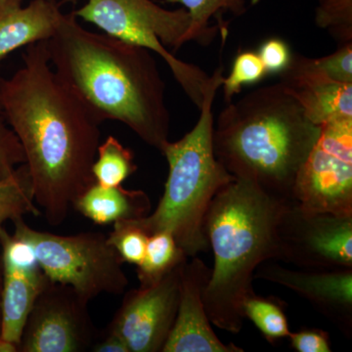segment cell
Masks as SVG:
<instances>
[{"instance_id": "obj_21", "label": "cell", "mask_w": 352, "mask_h": 352, "mask_svg": "<svg viewBox=\"0 0 352 352\" xmlns=\"http://www.w3.org/2000/svg\"><path fill=\"white\" fill-rule=\"evenodd\" d=\"M28 214L38 217L41 212L34 201L29 171L22 164L10 177L0 180V232L7 220L13 221Z\"/></svg>"}, {"instance_id": "obj_31", "label": "cell", "mask_w": 352, "mask_h": 352, "mask_svg": "<svg viewBox=\"0 0 352 352\" xmlns=\"http://www.w3.org/2000/svg\"><path fill=\"white\" fill-rule=\"evenodd\" d=\"M0 352H18V347L12 342L0 339Z\"/></svg>"}, {"instance_id": "obj_19", "label": "cell", "mask_w": 352, "mask_h": 352, "mask_svg": "<svg viewBox=\"0 0 352 352\" xmlns=\"http://www.w3.org/2000/svg\"><path fill=\"white\" fill-rule=\"evenodd\" d=\"M187 259L188 256L180 249L171 233L160 231L152 234L148 240L144 258L136 270L140 286L157 283Z\"/></svg>"}, {"instance_id": "obj_24", "label": "cell", "mask_w": 352, "mask_h": 352, "mask_svg": "<svg viewBox=\"0 0 352 352\" xmlns=\"http://www.w3.org/2000/svg\"><path fill=\"white\" fill-rule=\"evenodd\" d=\"M267 76L258 52L252 50L241 51L234 59L232 68L222 80L221 87L226 104L234 100L245 85H256Z\"/></svg>"}, {"instance_id": "obj_13", "label": "cell", "mask_w": 352, "mask_h": 352, "mask_svg": "<svg viewBox=\"0 0 352 352\" xmlns=\"http://www.w3.org/2000/svg\"><path fill=\"white\" fill-rule=\"evenodd\" d=\"M210 275L212 268L197 256L183 264L177 315L163 352L244 351L234 344H224L212 330L204 302Z\"/></svg>"}, {"instance_id": "obj_8", "label": "cell", "mask_w": 352, "mask_h": 352, "mask_svg": "<svg viewBox=\"0 0 352 352\" xmlns=\"http://www.w3.org/2000/svg\"><path fill=\"white\" fill-rule=\"evenodd\" d=\"M291 201L308 212L352 215V119L321 126L296 175Z\"/></svg>"}, {"instance_id": "obj_22", "label": "cell", "mask_w": 352, "mask_h": 352, "mask_svg": "<svg viewBox=\"0 0 352 352\" xmlns=\"http://www.w3.org/2000/svg\"><path fill=\"white\" fill-rule=\"evenodd\" d=\"M243 314L245 318L256 325L270 344L286 339L291 333L284 305L278 298L252 294L245 300Z\"/></svg>"}, {"instance_id": "obj_27", "label": "cell", "mask_w": 352, "mask_h": 352, "mask_svg": "<svg viewBox=\"0 0 352 352\" xmlns=\"http://www.w3.org/2000/svg\"><path fill=\"white\" fill-rule=\"evenodd\" d=\"M315 60L329 78L336 82L352 83V41L338 44L335 52Z\"/></svg>"}, {"instance_id": "obj_23", "label": "cell", "mask_w": 352, "mask_h": 352, "mask_svg": "<svg viewBox=\"0 0 352 352\" xmlns=\"http://www.w3.org/2000/svg\"><path fill=\"white\" fill-rule=\"evenodd\" d=\"M314 22L338 44L352 41V0H316Z\"/></svg>"}, {"instance_id": "obj_4", "label": "cell", "mask_w": 352, "mask_h": 352, "mask_svg": "<svg viewBox=\"0 0 352 352\" xmlns=\"http://www.w3.org/2000/svg\"><path fill=\"white\" fill-rule=\"evenodd\" d=\"M288 201L234 178L210 204L204 228L214 261L204 302L208 318L220 330H242L243 305L256 293L252 280L258 266L275 261L278 220Z\"/></svg>"}, {"instance_id": "obj_1", "label": "cell", "mask_w": 352, "mask_h": 352, "mask_svg": "<svg viewBox=\"0 0 352 352\" xmlns=\"http://www.w3.org/2000/svg\"><path fill=\"white\" fill-rule=\"evenodd\" d=\"M0 106L22 146L34 201L50 226H61L95 183L101 124L55 73L46 41L28 46L22 68L0 78Z\"/></svg>"}, {"instance_id": "obj_14", "label": "cell", "mask_w": 352, "mask_h": 352, "mask_svg": "<svg viewBox=\"0 0 352 352\" xmlns=\"http://www.w3.org/2000/svg\"><path fill=\"white\" fill-rule=\"evenodd\" d=\"M278 76V83L317 126L352 119V83L329 78L315 58L293 53L288 66Z\"/></svg>"}, {"instance_id": "obj_26", "label": "cell", "mask_w": 352, "mask_h": 352, "mask_svg": "<svg viewBox=\"0 0 352 352\" xmlns=\"http://www.w3.org/2000/svg\"><path fill=\"white\" fill-rule=\"evenodd\" d=\"M24 163L22 146L12 129L7 124L0 106V180L10 177L16 166Z\"/></svg>"}, {"instance_id": "obj_30", "label": "cell", "mask_w": 352, "mask_h": 352, "mask_svg": "<svg viewBox=\"0 0 352 352\" xmlns=\"http://www.w3.org/2000/svg\"><path fill=\"white\" fill-rule=\"evenodd\" d=\"M90 351L94 352H129V347L119 336L106 329L98 333Z\"/></svg>"}, {"instance_id": "obj_33", "label": "cell", "mask_w": 352, "mask_h": 352, "mask_svg": "<svg viewBox=\"0 0 352 352\" xmlns=\"http://www.w3.org/2000/svg\"><path fill=\"white\" fill-rule=\"evenodd\" d=\"M65 2H74V3H75V2L78 1V0H64Z\"/></svg>"}, {"instance_id": "obj_9", "label": "cell", "mask_w": 352, "mask_h": 352, "mask_svg": "<svg viewBox=\"0 0 352 352\" xmlns=\"http://www.w3.org/2000/svg\"><path fill=\"white\" fill-rule=\"evenodd\" d=\"M275 261L300 270H352V215L308 212L288 201L278 220Z\"/></svg>"}, {"instance_id": "obj_29", "label": "cell", "mask_w": 352, "mask_h": 352, "mask_svg": "<svg viewBox=\"0 0 352 352\" xmlns=\"http://www.w3.org/2000/svg\"><path fill=\"white\" fill-rule=\"evenodd\" d=\"M289 342L298 352H330V336L321 329H307L289 333Z\"/></svg>"}, {"instance_id": "obj_10", "label": "cell", "mask_w": 352, "mask_h": 352, "mask_svg": "<svg viewBox=\"0 0 352 352\" xmlns=\"http://www.w3.org/2000/svg\"><path fill=\"white\" fill-rule=\"evenodd\" d=\"M88 303L69 285L47 278L25 322L18 352L90 351L98 333Z\"/></svg>"}, {"instance_id": "obj_20", "label": "cell", "mask_w": 352, "mask_h": 352, "mask_svg": "<svg viewBox=\"0 0 352 352\" xmlns=\"http://www.w3.org/2000/svg\"><path fill=\"white\" fill-rule=\"evenodd\" d=\"M138 170L134 155L113 136L99 145L92 175L97 184L105 187L120 186Z\"/></svg>"}, {"instance_id": "obj_6", "label": "cell", "mask_w": 352, "mask_h": 352, "mask_svg": "<svg viewBox=\"0 0 352 352\" xmlns=\"http://www.w3.org/2000/svg\"><path fill=\"white\" fill-rule=\"evenodd\" d=\"M75 14L108 36L141 46L163 58L176 82L200 109L210 76L173 53L189 43L191 18L183 7L168 10L153 0H88Z\"/></svg>"}, {"instance_id": "obj_32", "label": "cell", "mask_w": 352, "mask_h": 352, "mask_svg": "<svg viewBox=\"0 0 352 352\" xmlns=\"http://www.w3.org/2000/svg\"><path fill=\"white\" fill-rule=\"evenodd\" d=\"M2 282H3V274H2V264H1V261H0V335H1V323H2V316H1Z\"/></svg>"}, {"instance_id": "obj_7", "label": "cell", "mask_w": 352, "mask_h": 352, "mask_svg": "<svg viewBox=\"0 0 352 352\" xmlns=\"http://www.w3.org/2000/svg\"><path fill=\"white\" fill-rule=\"evenodd\" d=\"M14 235L31 245L45 276L66 284L87 302L101 294L120 296L126 293L129 279L124 261L98 232L56 235L36 230L23 217L13 220Z\"/></svg>"}, {"instance_id": "obj_2", "label": "cell", "mask_w": 352, "mask_h": 352, "mask_svg": "<svg viewBox=\"0 0 352 352\" xmlns=\"http://www.w3.org/2000/svg\"><path fill=\"white\" fill-rule=\"evenodd\" d=\"M46 46L56 75L99 124L122 122L162 152L170 141V115L151 51L87 31L75 12L64 14Z\"/></svg>"}, {"instance_id": "obj_15", "label": "cell", "mask_w": 352, "mask_h": 352, "mask_svg": "<svg viewBox=\"0 0 352 352\" xmlns=\"http://www.w3.org/2000/svg\"><path fill=\"white\" fill-rule=\"evenodd\" d=\"M56 0H0V64L9 54L24 46L47 41L63 19Z\"/></svg>"}, {"instance_id": "obj_12", "label": "cell", "mask_w": 352, "mask_h": 352, "mask_svg": "<svg viewBox=\"0 0 352 352\" xmlns=\"http://www.w3.org/2000/svg\"><path fill=\"white\" fill-rule=\"evenodd\" d=\"M254 278L295 292L346 338H351L352 270H294L265 261L258 266Z\"/></svg>"}, {"instance_id": "obj_3", "label": "cell", "mask_w": 352, "mask_h": 352, "mask_svg": "<svg viewBox=\"0 0 352 352\" xmlns=\"http://www.w3.org/2000/svg\"><path fill=\"white\" fill-rule=\"evenodd\" d=\"M320 132L277 82L226 104L214 122L212 146L234 177L291 201L296 175Z\"/></svg>"}, {"instance_id": "obj_25", "label": "cell", "mask_w": 352, "mask_h": 352, "mask_svg": "<svg viewBox=\"0 0 352 352\" xmlns=\"http://www.w3.org/2000/svg\"><path fill=\"white\" fill-rule=\"evenodd\" d=\"M149 235L132 220H122L113 223L108 242L117 251L124 263L135 264L145 256Z\"/></svg>"}, {"instance_id": "obj_18", "label": "cell", "mask_w": 352, "mask_h": 352, "mask_svg": "<svg viewBox=\"0 0 352 352\" xmlns=\"http://www.w3.org/2000/svg\"><path fill=\"white\" fill-rule=\"evenodd\" d=\"M166 3L180 4L191 18L188 41H196L201 45L212 43L220 34L227 36L228 30L221 17L231 14L241 17L248 11V3L256 6L261 0H164Z\"/></svg>"}, {"instance_id": "obj_17", "label": "cell", "mask_w": 352, "mask_h": 352, "mask_svg": "<svg viewBox=\"0 0 352 352\" xmlns=\"http://www.w3.org/2000/svg\"><path fill=\"white\" fill-rule=\"evenodd\" d=\"M73 207L98 226L142 219L150 214L151 201L142 190L105 187L94 183L76 199Z\"/></svg>"}, {"instance_id": "obj_16", "label": "cell", "mask_w": 352, "mask_h": 352, "mask_svg": "<svg viewBox=\"0 0 352 352\" xmlns=\"http://www.w3.org/2000/svg\"><path fill=\"white\" fill-rule=\"evenodd\" d=\"M1 264L3 282L0 339L18 347L25 322L47 277L38 263L18 265L1 261Z\"/></svg>"}, {"instance_id": "obj_11", "label": "cell", "mask_w": 352, "mask_h": 352, "mask_svg": "<svg viewBox=\"0 0 352 352\" xmlns=\"http://www.w3.org/2000/svg\"><path fill=\"white\" fill-rule=\"evenodd\" d=\"M184 263L156 284L124 293L122 305L106 329L119 336L129 352H163L177 315Z\"/></svg>"}, {"instance_id": "obj_5", "label": "cell", "mask_w": 352, "mask_h": 352, "mask_svg": "<svg viewBox=\"0 0 352 352\" xmlns=\"http://www.w3.org/2000/svg\"><path fill=\"white\" fill-rule=\"evenodd\" d=\"M223 78L219 65L208 78L195 126L179 140L164 146L161 153L168 162V175L156 210L133 219L149 236L171 233L188 258L210 249L204 228L206 214L217 194L235 178L217 161L212 146V104Z\"/></svg>"}, {"instance_id": "obj_28", "label": "cell", "mask_w": 352, "mask_h": 352, "mask_svg": "<svg viewBox=\"0 0 352 352\" xmlns=\"http://www.w3.org/2000/svg\"><path fill=\"white\" fill-rule=\"evenodd\" d=\"M258 54L267 75H279L288 66L293 53L283 39L270 38L261 44Z\"/></svg>"}]
</instances>
